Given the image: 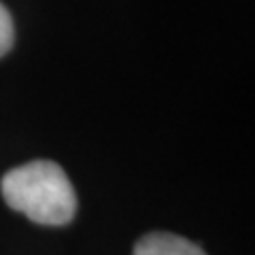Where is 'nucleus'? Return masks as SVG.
Returning a JSON list of instances; mask_svg holds the SVG:
<instances>
[{
    "mask_svg": "<svg viewBox=\"0 0 255 255\" xmlns=\"http://www.w3.org/2000/svg\"><path fill=\"white\" fill-rule=\"evenodd\" d=\"M132 255H206V253L183 236L168 232H153L140 238L136 247H134Z\"/></svg>",
    "mask_w": 255,
    "mask_h": 255,
    "instance_id": "nucleus-2",
    "label": "nucleus"
},
{
    "mask_svg": "<svg viewBox=\"0 0 255 255\" xmlns=\"http://www.w3.org/2000/svg\"><path fill=\"white\" fill-rule=\"evenodd\" d=\"M13 41H15V28H13L11 13L0 2V58L11 51Z\"/></svg>",
    "mask_w": 255,
    "mask_h": 255,
    "instance_id": "nucleus-3",
    "label": "nucleus"
},
{
    "mask_svg": "<svg viewBox=\"0 0 255 255\" xmlns=\"http://www.w3.org/2000/svg\"><path fill=\"white\" fill-rule=\"evenodd\" d=\"M2 196L13 211L43 226H64L77 211V196L66 172L47 159H36L6 172Z\"/></svg>",
    "mask_w": 255,
    "mask_h": 255,
    "instance_id": "nucleus-1",
    "label": "nucleus"
}]
</instances>
